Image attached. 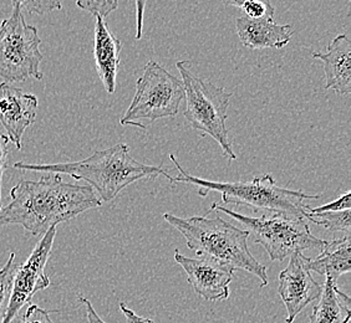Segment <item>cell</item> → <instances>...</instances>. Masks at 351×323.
<instances>
[{
	"instance_id": "1",
	"label": "cell",
	"mask_w": 351,
	"mask_h": 323,
	"mask_svg": "<svg viewBox=\"0 0 351 323\" xmlns=\"http://www.w3.org/2000/svg\"><path fill=\"white\" fill-rule=\"evenodd\" d=\"M10 198L7 207L0 209V225L18 224L34 236L102 205L90 185L65 183L59 175L39 181L23 179L10 190Z\"/></svg>"
},
{
	"instance_id": "2",
	"label": "cell",
	"mask_w": 351,
	"mask_h": 323,
	"mask_svg": "<svg viewBox=\"0 0 351 323\" xmlns=\"http://www.w3.org/2000/svg\"><path fill=\"white\" fill-rule=\"evenodd\" d=\"M14 168L51 175H68L74 179L88 183L99 194L102 203L111 202L130 184L143 178L155 179L163 175L171 182L172 177L160 166H149L134 159L126 143H119L108 149L96 151L86 159L54 164H29L27 162L14 163Z\"/></svg>"
},
{
	"instance_id": "3",
	"label": "cell",
	"mask_w": 351,
	"mask_h": 323,
	"mask_svg": "<svg viewBox=\"0 0 351 323\" xmlns=\"http://www.w3.org/2000/svg\"><path fill=\"white\" fill-rule=\"evenodd\" d=\"M163 220L182 234L187 246L196 255L227 265L233 270H244L257 277L262 287L268 285L267 268L250 254V234L247 230L239 229L219 216L215 219L204 216L180 218L165 213Z\"/></svg>"
},
{
	"instance_id": "4",
	"label": "cell",
	"mask_w": 351,
	"mask_h": 323,
	"mask_svg": "<svg viewBox=\"0 0 351 323\" xmlns=\"http://www.w3.org/2000/svg\"><path fill=\"white\" fill-rule=\"evenodd\" d=\"M169 159L178 170V175L172 177L171 183L196 185L199 188L198 194L202 196H207L208 192H218L222 194L223 203L226 204L245 205L254 210L263 209L273 213L308 219L304 201H317L322 198L306 194L300 190L280 188L271 175L256 177L248 182H212L189 175L178 163L173 153L169 155Z\"/></svg>"
},
{
	"instance_id": "5",
	"label": "cell",
	"mask_w": 351,
	"mask_h": 323,
	"mask_svg": "<svg viewBox=\"0 0 351 323\" xmlns=\"http://www.w3.org/2000/svg\"><path fill=\"white\" fill-rule=\"evenodd\" d=\"M176 66L182 77L186 100L184 117L191 127L201 131L203 135H210L221 146L223 155L230 161H236L237 155L227 129L228 107L233 94L210 81L197 77L192 73L191 61H177Z\"/></svg>"
},
{
	"instance_id": "6",
	"label": "cell",
	"mask_w": 351,
	"mask_h": 323,
	"mask_svg": "<svg viewBox=\"0 0 351 323\" xmlns=\"http://www.w3.org/2000/svg\"><path fill=\"white\" fill-rule=\"evenodd\" d=\"M223 213L233 220L242 224L245 230L253 235L256 244L262 245L274 261H283L294 253H303L305 250L322 249L326 242L311 234L309 225L303 218L274 213L271 216L259 218L242 216L232 209H227L213 203L207 211Z\"/></svg>"
},
{
	"instance_id": "7",
	"label": "cell",
	"mask_w": 351,
	"mask_h": 323,
	"mask_svg": "<svg viewBox=\"0 0 351 323\" xmlns=\"http://www.w3.org/2000/svg\"><path fill=\"white\" fill-rule=\"evenodd\" d=\"M184 100L182 81L156 61L149 60L136 82L135 97L120 123L122 126L146 128L143 121L155 122L178 114Z\"/></svg>"
},
{
	"instance_id": "8",
	"label": "cell",
	"mask_w": 351,
	"mask_h": 323,
	"mask_svg": "<svg viewBox=\"0 0 351 323\" xmlns=\"http://www.w3.org/2000/svg\"><path fill=\"white\" fill-rule=\"evenodd\" d=\"M10 18L0 24V77L5 82L43 80L41 39L38 29L27 24L19 1H13Z\"/></svg>"
},
{
	"instance_id": "9",
	"label": "cell",
	"mask_w": 351,
	"mask_h": 323,
	"mask_svg": "<svg viewBox=\"0 0 351 323\" xmlns=\"http://www.w3.org/2000/svg\"><path fill=\"white\" fill-rule=\"evenodd\" d=\"M56 227L47 230L40 242L36 244L35 249L27 261L18 266L16 274L14 276L12 296L8 305L7 315L3 323H12L14 318L19 315L21 309L30 303L33 297L43 289L50 286V280L45 274L49 257L53 250Z\"/></svg>"
},
{
	"instance_id": "10",
	"label": "cell",
	"mask_w": 351,
	"mask_h": 323,
	"mask_svg": "<svg viewBox=\"0 0 351 323\" xmlns=\"http://www.w3.org/2000/svg\"><path fill=\"white\" fill-rule=\"evenodd\" d=\"M309 260L303 253H294L279 274L278 294L287 309L285 322L293 323L308 305L322 295L323 286L311 276Z\"/></svg>"
},
{
	"instance_id": "11",
	"label": "cell",
	"mask_w": 351,
	"mask_h": 323,
	"mask_svg": "<svg viewBox=\"0 0 351 323\" xmlns=\"http://www.w3.org/2000/svg\"><path fill=\"white\" fill-rule=\"evenodd\" d=\"M175 261L187 274V281L197 295L207 301H224L230 297V285L234 279V270L207 259H191L178 250L175 251Z\"/></svg>"
},
{
	"instance_id": "12",
	"label": "cell",
	"mask_w": 351,
	"mask_h": 323,
	"mask_svg": "<svg viewBox=\"0 0 351 323\" xmlns=\"http://www.w3.org/2000/svg\"><path fill=\"white\" fill-rule=\"evenodd\" d=\"M38 99L8 82L0 83V122L7 131L8 141L21 149L23 135L36 120Z\"/></svg>"
},
{
	"instance_id": "13",
	"label": "cell",
	"mask_w": 351,
	"mask_h": 323,
	"mask_svg": "<svg viewBox=\"0 0 351 323\" xmlns=\"http://www.w3.org/2000/svg\"><path fill=\"white\" fill-rule=\"evenodd\" d=\"M325 54L313 53V57L323 62L325 90L339 94L351 92V42L348 35H338L328 45Z\"/></svg>"
},
{
	"instance_id": "14",
	"label": "cell",
	"mask_w": 351,
	"mask_h": 323,
	"mask_svg": "<svg viewBox=\"0 0 351 323\" xmlns=\"http://www.w3.org/2000/svg\"><path fill=\"white\" fill-rule=\"evenodd\" d=\"M94 57L97 74L102 85L110 94L116 90V77L120 66L121 41L108 29V23L100 16H95Z\"/></svg>"
},
{
	"instance_id": "15",
	"label": "cell",
	"mask_w": 351,
	"mask_h": 323,
	"mask_svg": "<svg viewBox=\"0 0 351 323\" xmlns=\"http://www.w3.org/2000/svg\"><path fill=\"white\" fill-rule=\"evenodd\" d=\"M237 34L242 45L250 50L282 49L291 41L294 30L291 25H280L271 19H248L245 16L236 21Z\"/></svg>"
},
{
	"instance_id": "16",
	"label": "cell",
	"mask_w": 351,
	"mask_h": 323,
	"mask_svg": "<svg viewBox=\"0 0 351 323\" xmlns=\"http://www.w3.org/2000/svg\"><path fill=\"white\" fill-rule=\"evenodd\" d=\"M309 269L324 275L337 283L339 277L349 274L351 270L350 235L326 242L320 255L309 260Z\"/></svg>"
},
{
	"instance_id": "17",
	"label": "cell",
	"mask_w": 351,
	"mask_h": 323,
	"mask_svg": "<svg viewBox=\"0 0 351 323\" xmlns=\"http://www.w3.org/2000/svg\"><path fill=\"white\" fill-rule=\"evenodd\" d=\"M350 318V297L340 291L337 283L325 277L319 302L311 312V323H349Z\"/></svg>"
},
{
	"instance_id": "18",
	"label": "cell",
	"mask_w": 351,
	"mask_h": 323,
	"mask_svg": "<svg viewBox=\"0 0 351 323\" xmlns=\"http://www.w3.org/2000/svg\"><path fill=\"white\" fill-rule=\"evenodd\" d=\"M308 220L323 227L331 233L339 231V233H344L345 235H350V210L308 214Z\"/></svg>"
},
{
	"instance_id": "19",
	"label": "cell",
	"mask_w": 351,
	"mask_h": 323,
	"mask_svg": "<svg viewBox=\"0 0 351 323\" xmlns=\"http://www.w3.org/2000/svg\"><path fill=\"white\" fill-rule=\"evenodd\" d=\"M15 253H12L5 265L0 269V323H3L7 315L8 305L10 301L13 289L14 276L19 266L15 263Z\"/></svg>"
},
{
	"instance_id": "20",
	"label": "cell",
	"mask_w": 351,
	"mask_h": 323,
	"mask_svg": "<svg viewBox=\"0 0 351 323\" xmlns=\"http://www.w3.org/2000/svg\"><path fill=\"white\" fill-rule=\"evenodd\" d=\"M230 5L241 9V12L245 14V18L258 21V19H271L274 16L276 9L271 5L270 1L267 0H242L230 1Z\"/></svg>"
},
{
	"instance_id": "21",
	"label": "cell",
	"mask_w": 351,
	"mask_h": 323,
	"mask_svg": "<svg viewBox=\"0 0 351 323\" xmlns=\"http://www.w3.org/2000/svg\"><path fill=\"white\" fill-rule=\"evenodd\" d=\"M76 5L86 10L94 16H100L106 19L110 14L119 7V1L116 0H79Z\"/></svg>"
},
{
	"instance_id": "22",
	"label": "cell",
	"mask_w": 351,
	"mask_h": 323,
	"mask_svg": "<svg viewBox=\"0 0 351 323\" xmlns=\"http://www.w3.org/2000/svg\"><path fill=\"white\" fill-rule=\"evenodd\" d=\"M351 208V193L346 192L345 194L338 198L334 202L328 203L323 207L311 208L309 205H305L306 214H319V213H329V211H343V210H350Z\"/></svg>"
},
{
	"instance_id": "23",
	"label": "cell",
	"mask_w": 351,
	"mask_h": 323,
	"mask_svg": "<svg viewBox=\"0 0 351 323\" xmlns=\"http://www.w3.org/2000/svg\"><path fill=\"white\" fill-rule=\"evenodd\" d=\"M21 10L27 14H47L61 9L60 1L40 0V1H19Z\"/></svg>"
},
{
	"instance_id": "24",
	"label": "cell",
	"mask_w": 351,
	"mask_h": 323,
	"mask_svg": "<svg viewBox=\"0 0 351 323\" xmlns=\"http://www.w3.org/2000/svg\"><path fill=\"white\" fill-rule=\"evenodd\" d=\"M50 312L40 309L36 305H30L19 323H55L50 318Z\"/></svg>"
},
{
	"instance_id": "25",
	"label": "cell",
	"mask_w": 351,
	"mask_h": 323,
	"mask_svg": "<svg viewBox=\"0 0 351 323\" xmlns=\"http://www.w3.org/2000/svg\"><path fill=\"white\" fill-rule=\"evenodd\" d=\"M8 138L7 135H0V209L3 208L1 202V188H3V177L5 173L8 163Z\"/></svg>"
},
{
	"instance_id": "26",
	"label": "cell",
	"mask_w": 351,
	"mask_h": 323,
	"mask_svg": "<svg viewBox=\"0 0 351 323\" xmlns=\"http://www.w3.org/2000/svg\"><path fill=\"white\" fill-rule=\"evenodd\" d=\"M120 310L123 313V316L126 318L128 323H156L155 321H152L149 318L138 316L135 311L131 310V309L126 306V303H120Z\"/></svg>"
},
{
	"instance_id": "27",
	"label": "cell",
	"mask_w": 351,
	"mask_h": 323,
	"mask_svg": "<svg viewBox=\"0 0 351 323\" xmlns=\"http://www.w3.org/2000/svg\"><path fill=\"white\" fill-rule=\"evenodd\" d=\"M79 302H82L85 309H86V317H88V323H106L101 317L97 315V312L93 307V303L88 301V298L84 296H79Z\"/></svg>"
},
{
	"instance_id": "28",
	"label": "cell",
	"mask_w": 351,
	"mask_h": 323,
	"mask_svg": "<svg viewBox=\"0 0 351 323\" xmlns=\"http://www.w3.org/2000/svg\"><path fill=\"white\" fill-rule=\"evenodd\" d=\"M146 5V3L145 1H140V3H137V7H138V16H137V19H138V27H137V36H136V39L138 40L140 38H141V31H142V15H143V8Z\"/></svg>"
}]
</instances>
